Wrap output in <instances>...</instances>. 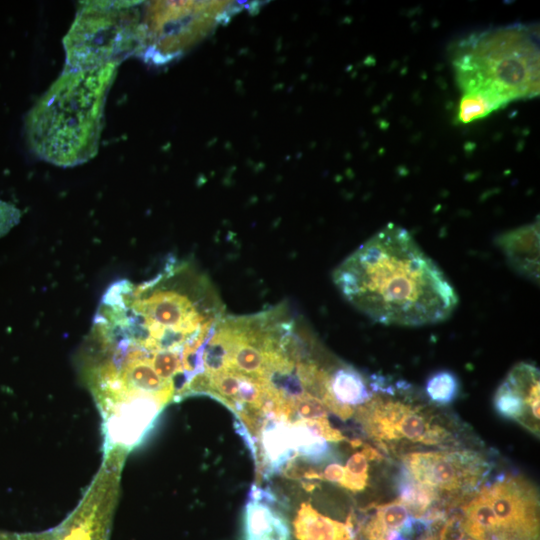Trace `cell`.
Returning <instances> with one entry per match:
<instances>
[{
  "mask_svg": "<svg viewBox=\"0 0 540 540\" xmlns=\"http://www.w3.org/2000/svg\"><path fill=\"white\" fill-rule=\"evenodd\" d=\"M456 82L463 93L483 92L504 107L539 94V29L511 24L471 33L452 52Z\"/></svg>",
  "mask_w": 540,
  "mask_h": 540,
  "instance_id": "4",
  "label": "cell"
},
{
  "mask_svg": "<svg viewBox=\"0 0 540 540\" xmlns=\"http://www.w3.org/2000/svg\"><path fill=\"white\" fill-rule=\"evenodd\" d=\"M0 540H58L54 528L40 532L0 531Z\"/></svg>",
  "mask_w": 540,
  "mask_h": 540,
  "instance_id": "23",
  "label": "cell"
},
{
  "mask_svg": "<svg viewBox=\"0 0 540 540\" xmlns=\"http://www.w3.org/2000/svg\"><path fill=\"white\" fill-rule=\"evenodd\" d=\"M118 63L66 70L35 102L25 119L30 150L40 159L73 167L98 152L108 92Z\"/></svg>",
  "mask_w": 540,
  "mask_h": 540,
  "instance_id": "3",
  "label": "cell"
},
{
  "mask_svg": "<svg viewBox=\"0 0 540 540\" xmlns=\"http://www.w3.org/2000/svg\"><path fill=\"white\" fill-rule=\"evenodd\" d=\"M293 411L296 412L302 420L324 418L327 414L326 406L323 401L308 391L294 401Z\"/></svg>",
  "mask_w": 540,
  "mask_h": 540,
  "instance_id": "21",
  "label": "cell"
},
{
  "mask_svg": "<svg viewBox=\"0 0 540 540\" xmlns=\"http://www.w3.org/2000/svg\"><path fill=\"white\" fill-rule=\"evenodd\" d=\"M328 391L335 403L350 413H353L352 407L368 402L371 397L363 376L349 366L330 374Z\"/></svg>",
  "mask_w": 540,
  "mask_h": 540,
  "instance_id": "15",
  "label": "cell"
},
{
  "mask_svg": "<svg viewBox=\"0 0 540 540\" xmlns=\"http://www.w3.org/2000/svg\"><path fill=\"white\" fill-rule=\"evenodd\" d=\"M244 540H292L286 518L267 504L250 501L243 516Z\"/></svg>",
  "mask_w": 540,
  "mask_h": 540,
  "instance_id": "13",
  "label": "cell"
},
{
  "mask_svg": "<svg viewBox=\"0 0 540 540\" xmlns=\"http://www.w3.org/2000/svg\"><path fill=\"white\" fill-rule=\"evenodd\" d=\"M494 408L539 437V369L527 362L515 365L496 390Z\"/></svg>",
  "mask_w": 540,
  "mask_h": 540,
  "instance_id": "11",
  "label": "cell"
},
{
  "mask_svg": "<svg viewBox=\"0 0 540 540\" xmlns=\"http://www.w3.org/2000/svg\"><path fill=\"white\" fill-rule=\"evenodd\" d=\"M224 314L210 279L174 257L149 280L120 279L106 289L77 357L103 449L131 452L169 403L188 397Z\"/></svg>",
  "mask_w": 540,
  "mask_h": 540,
  "instance_id": "1",
  "label": "cell"
},
{
  "mask_svg": "<svg viewBox=\"0 0 540 540\" xmlns=\"http://www.w3.org/2000/svg\"><path fill=\"white\" fill-rule=\"evenodd\" d=\"M504 107L494 97L483 92L463 93L456 117L459 124H468Z\"/></svg>",
  "mask_w": 540,
  "mask_h": 540,
  "instance_id": "18",
  "label": "cell"
},
{
  "mask_svg": "<svg viewBox=\"0 0 540 540\" xmlns=\"http://www.w3.org/2000/svg\"><path fill=\"white\" fill-rule=\"evenodd\" d=\"M21 218V211L13 204L0 199V238L15 227Z\"/></svg>",
  "mask_w": 540,
  "mask_h": 540,
  "instance_id": "22",
  "label": "cell"
},
{
  "mask_svg": "<svg viewBox=\"0 0 540 540\" xmlns=\"http://www.w3.org/2000/svg\"><path fill=\"white\" fill-rule=\"evenodd\" d=\"M408 517V508L401 500L379 507L365 530L368 540H392Z\"/></svg>",
  "mask_w": 540,
  "mask_h": 540,
  "instance_id": "17",
  "label": "cell"
},
{
  "mask_svg": "<svg viewBox=\"0 0 540 540\" xmlns=\"http://www.w3.org/2000/svg\"><path fill=\"white\" fill-rule=\"evenodd\" d=\"M408 475L434 498L473 492L489 472L488 462L477 452H412L403 457Z\"/></svg>",
  "mask_w": 540,
  "mask_h": 540,
  "instance_id": "8",
  "label": "cell"
},
{
  "mask_svg": "<svg viewBox=\"0 0 540 540\" xmlns=\"http://www.w3.org/2000/svg\"><path fill=\"white\" fill-rule=\"evenodd\" d=\"M496 242L513 270L533 282H538V220L503 233L497 238Z\"/></svg>",
  "mask_w": 540,
  "mask_h": 540,
  "instance_id": "12",
  "label": "cell"
},
{
  "mask_svg": "<svg viewBox=\"0 0 540 540\" xmlns=\"http://www.w3.org/2000/svg\"><path fill=\"white\" fill-rule=\"evenodd\" d=\"M376 457L377 453L371 448H365L352 455L347 462L345 476L340 485L352 491L364 489L368 479V460Z\"/></svg>",
  "mask_w": 540,
  "mask_h": 540,
  "instance_id": "20",
  "label": "cell"
},
{
  "mask_svg": "<svg viewBox=\"0 0 540 540\" xmlns=\"http://www.w3.org/2000/svg\"><path fill=\"white\" fill-rule=\"evenodd\" d=\"M236 5L213 2H150L141 19L137 53L154 63H165L204 37Z\"/></svg>",
  "mask_w": 540,
  "mask_h": 540,
  "instance_id": "6",
  "label": "cell"
},
{
  "mask_svg": "<svg viewBox=\"0 0 540 540\" xmlns=\"http://www.w3.org/2000/svg\"><path fill=\"white\" fill-rule=\"evenodd\" d=\"M140 2L85 1L63 38L66 70L120 63L140 44Z\"/></svg>",
  "mask_w": 540,
  "mask_h": 540,
  "instance_id": "5",
  "label": "cell"
},
{
  "mask_svg": "<svg viewBox=\"0 0 540 540\" xmlns=\"http://www.w3.org/2000/svg\"><path fill=\"white\" fill-rule=\"evenodd\" d=\"M333 280L351 305L385 325L439 323L458 304L443 271L405 228L393 223L351 253L335 269Z\"/></svg>",
  "mask_w": 540,
  "mask_h": 540,
  "instance_id": "2",
  "label": "cell"
},
{
  "mask_svg": "<svg viewBox=\"0 0 540 540\" xmlns=\"http://www.w3.org/2000/svg\"><path fill=\"white\" fill-rule=\"evenodd\" d=\"M345 476V468L339 464H330L326 467L323 477L331 482H342Z\"/></svg>",
  "mask_w": 540,
  "mask_h": 540,
  "instance_id": "24",
  "label": "cell"
},
{
  "mask_svg": "<svg viewBox=\"0 0 540 540\" xmlns=\"http://www.w3.org/2000/svg\"><path fill=\"white\" fill-rule=\"evenodd\" d=\"M126 457L103 454L102 465L77 506L54 527L58 540H109Z\"/></svg>",
  "mask_w": 540,
  "mask_h": 540,
  "instance_id": "7",
  "label": "cell"
},
{
  "mask_svg": "<svg viewBox=\"0 0 540 540\" xmlns=\"http://www.w3.org/2000/svg\"><path fill=\"white\" fill-rule=\"evenodd\" d=\"M359 415L369 435L378 441L438 445L451 438L450 432L423 408L399 400L371 399L361 408Z\"/></svg>",
  "mask_w": 540,
  "mask_h": 540,
  "instance_id": "9",
  "label": "cell"
},
{
  "mask_svg": "<svg viewBox=\"0 0 540 540\" xmlns=\"http://www.w3.org/2000/svg\"><path fill=\"white\" fill-rule=\"evenodd\" d=\"M459 382L454 373L441 370L427 380L425 392L429 399L438 405H447L457 396Z\"/></svg>",
  "mask_w": 540,
  "mask_h": 540,
  "instance_id": "19",
  "label": "cell"
},
{
  "mask_svg": "<svg viewBox=\"0 0 540 540\" xmlns=\"http://www.w3.org/2000/svg\"><path fill=\"white\" fill-rule=\"evenodd\" d=\"M479 491L495 515L496 540H538V493L529 481L502 475Z\"/></svg>",
  "mask_w": 540,
  "mask_h": 540,
  "instance_id": "10",
  "label": "cell"
},
{
  "mask_svg": "<svg viewBox=\"0 0 540 540\" xmlns=\"http://www.w3.org/2000/svg\"><path fill=\"white\" fill-rule=\"evenodd\" d=\"M269 419L261 431V444L264 457L271 470H278L296 452L293 446L291 424L285 420Z\"/></svg>",
  "mask_w": 540,
  "mask_h": 540,
  "instance_id": "16",
  "label": "cell"
},
{
  "mask_svg": "<svg viewBox=\"0 0 540 540\" xmlns=\"http://www.w3.org/2000/svg\"><path fill=\"white\" fill-rule=\"evenodd\" d=\"M293 535L297 540H352V526L302 504L293 521Z\"/></svg>",
  "mask_w": 540,
  "mask_h": 540,
  "instance_id": "14",
  "label": "cell"
}]
</instances>
